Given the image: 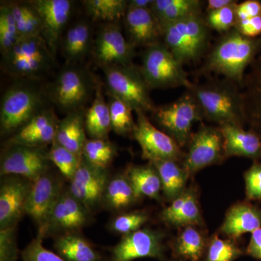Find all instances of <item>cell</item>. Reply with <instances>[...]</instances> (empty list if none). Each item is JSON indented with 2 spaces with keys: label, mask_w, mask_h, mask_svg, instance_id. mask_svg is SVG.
<instances>
[{
  "label": "cell",
  "mask_w": 261,
  "mask_h": 261,
  "mask_svg": "<svg viewBox=\"0 0 261 261\" xmlns=\"http://www.w3.org/2000/svg\"><path fill=\"white\" fill-rule=\"evenodd\" d=\"M260 51L261 36L247 37L232 29L221 34L195 74L223 75L241 87L247 68Z\"/></svg>",
  "instance_id": "obj_1"
},
{
  "label": "cell",
  "mask_w": 261,
  "mask_h": 261,
  "mask_svg": "<svg viewBox=\"0 0 261 261\" xmlns=\"http://www.w3.org/2000/svg\"><path fill=\"white\" fill-rule=\"evenodd\" d=\"M200 106L204 119L217 123L233 124L243 127L245 123V111L241 87L231 82L212 80L205 83H192L187 89Z\"/></svg>",
  "instance_id": "obj_2"
},
{
  "label": "cell",
  "mask_w": 261,
  "mask_h": 261,
  "mask_svg": "<svg viewBox=\"0 0 261 261\" xmlns=\"http://www.w3.org/2000/svg\"><path fill=\"white\" fill-rule=\"evenodd\" d=\"M161 25L163 42L182 64L197 63L208 53L211 30L202 13Z\"/></svg>",
  "instance_id": "obj_3"
},
{
  "label": "cell",
  "mask_w": 261,
  "mask_h": 261,
  "mask_svg": "<svg viewBox=\"0 0 261 261\" xmlns=\"http://www.w3.org/2000/svg\"><path fill=\"white\" fill-rule=\"evenodd\" d=\"M56 57L42 36L22 37L2 55V68L10 76L39 80L53 69Z\"/></svg>",
  "instance_id": "obj_4"
},
{
  "label": "cell",
  "mask_w": 261,
  "mask_h": 261,
  "mask_svg": "<svg viewBox=\"0 0 261 261\" xmlns=\"http://www.w3.org/2000/svg\"><path fill=\"white\" fill-rule=\"evenodd\" d=\"M42 91L32 83L19 82L5 92L0 106V132L8 138L44 109Z\"/></svg>",
  "instance_id": "obj_5"
},
{
  "label": "cell",
  "mask_w": 261,
  "mask_h": 261,
  "mask_svg": "<svg viewBox=\"0 0 261 261\" xmlns=\"http://www.w3.org/2000/svg\"><path fill=\"white\" fill-rule=\"evenodd\" d=\"M108 94L138 112L152 113L156 106L140 68L135 65H113L102 68Z\"/></svg>",
  "instance_id": "obj_6"
},
{
  "label": "cell",
  "mask_w": 261,
  "mask_h": 261,
  "mask_svg": "<svg viewBox=\"0 0 261 261\" xmlns=\"http://www.w3.org/2000/svg\"><path fill=\"white\" fill-rule=\"evenodd\" d=\"M140 68L151 90L181 87L188 89L193 83L184 65L163 42L145 48Z\"/></svg>",
  "instance_id": "obj_7"
},
{
  "label": "cell",
  "mask_w": 261,
  "mask_h": 261,
  "mask_svg": "<svg viewBox=\"0 0 261 261\" xmlns=\"http://www.w3.org/2000/svg\"><path fill=\"white\" fill-rule=\"evenodd\" d=\"M96 87L89 72L75 65H67L51 83L48 95L57 107L69 113L82 109Z\"/></svg>",
  "instance_id": "obj_8"
},
{
  "label": "cell",
  "mask_w": 261,
  "mask_h": 261,
  "mask_svg": "<svg viewBox=\"0 0 261 261\" xmlns=\"http://www.w3.org/2000/svg\"><path fill=\"white\" fill-rule=\"evenodd\" d=\"M152 115L158 124L181 147L191 138L194 123L204 120L200 106L187 89L177 100L156 107Z\"/></svg>",
  "instance_id": "obj_9"
},
{
  "label": "cell",
  "mask_w": 261,
  "mask_h": 261,
  "mask_svg": "<svg viewBox=\"0 0 261 261\" xmlns=\"http://www.w3.org/2000/svg\"><path fill=\"white\" fill-rule=\"evenodd\" d=\"M188 152L183 159L184 169L189 177L207 166L226 159L224 137L219 126L202 123L188 142Z\"/></svg>",
  "instance_id": "obj_10"
},
{
  "label": "cell",
  "mask_w": 261,
  "mask_h": 261,
  "mask_svg": "<svg viewBox=\"0 0 261 261\" xmlns=\"http://www.w3.org/2000/svg\"><path fill=\"white\" fill-rule=\"evenodd\" d=\"M44 148L23 145L5 146L0 161V176H18L35 181L50 170Z\"/></svg>",
  "instance_id": "obj_11"
},
{
  "label": "cell",
  "mask_w": 261,
  "mask_h": 261,
  "mask_svg": "<svg viewBox=\"0 0 261 261\" xmlns=\"http://www.w3.org/2000/svg\"><path fill=\"white\" fill-rule=\"evenodd\" d=\"M93 214L65 187L59 200L51 211L45 226L38 232L44 238L63 233L82 231L91 224Z\"/></svg>",
  "instance_id": "obj_12"
},
{
  "label": "cell",
  "mask_w": 261,
  "mask_h": 261,
  "mask_svg": "<svg viewBox=\"0 0 261 261\" xmlns=\"http://www.w3.org/2000/svg\"><path fill=\"white\" fill-rule=\"evenodd\" d=\"M137 119L132 137L138 142L142 156L149 163L164 160L179 161L185 154L171 136L156 128L145 113H137Z\"/></svg>",
  "instance_id": "obj_13"
},
{
  "label": "cell",
  "mask_w": 261,
  "mask_h": 261,
  "mask_svg": "<svg viewBox=\"0 0 261 261\" xmlns=\"http://www.w3.org/2000/svg\"><path fill=\"white\" fill-rule=\"evenodd\" d=\"M136 47L125 38L117 23H106L92 43L94 61L102 68L133 64Z\"/></svg>",
  "instance_id": "obj_14"
},
{
  "label": "cell",
  "mask_w": 261,
  "mask_h": 261,
  "mask_svg": "<svg viewBox=\"0 0 261 261\" xmlns=\"http://www.w3.org/2000/svg\"><path fill=\"white\" fill-rule=\"evenodd\" d=\"M164 233L152 228H140L124 235L116 245L108 249V261H134L143 257L165 260Z\"/></svg>",
  "instance_id": "obj_15"
},
{
  "label": "cell",
  "mask_w": 261,
  "mask_h": 261,
  "mask_svg": "<svg viewBox=\"0 0 261 261\" xmlns=\"http://www.w3.org/2000/svg\"><path fill=\"white\" fill-rule=\"evenodd\" d=\"M64 188L62 178L50 170L32 182L25 215L35 223L38 230L45 226Z\"/></svg>",
  "instance_id": "obj_16"
},
{
  "label": "cell",
  "mask_w": 261,
  "mask_h": 261,
  "mask_svg": "<svg viewBox=\"0 0 261 261\" xmlns=\"http://www.w3.org/2000/svg\"><path fill=\"white\" fill-rule=\"evenodd\" d=\"M110 178L108 170L94 167L82 157L68 189L77 200L94 214L101 207L103 194Z\"/></svg>",
  "instance_id": "obj_17"
},
{
  "label": "cell",
  "mask_w": 261,
  "mask_h": 261,
  "mask_svg": "<svg viewBox=\"0 0 261 261\" xmlns=\"http://www.w3.org/2000/svg\"><path fill=\"white\" fill-rule=\"evenodd\" d=\"M32 182L18 176H5L0 183V229L18 226L25 215Z\"/></svg>",
  "instance_id": "obj_18"
},
{
  "label": "cell",
  "mask_w": 261,
  "mask_h": 261,
  "mask_svg": "<svg viewBox=\"0 0 261 261\" xmlns=\"http://www.w3.org/2000/svg\"><path fill=\"white\" fill-rule=\"evenodd\" d=\"M42 22V37L56 57L62 34L69 20L73 3L70 0H30Z\"/></svg>",
  "instance_id": "obj_19"
},
{
  "label": "cell",
  "mask_w": 261,
  "mask_h": 261,
  "mask_svg": "<svg viewBox=\"0 0 261 261\" xmlns=\"http://www.w3.org/2000/svg\"><path fill=\"white\" fill-rule=\"evenodd\" d=\"M60 120L54 111L44 108L18 132L5 141V146L23 145L44 148L56 140Z\"/></svg>",
  "instance_id": "obj_20"
},
{
  "label": "cell",
  "mask_w": 261,
  "mask_h": 261,
  "mask_svg": "<svg viewBox=\"0 0 261 261\" xmlns=\"http://www.w3.org/2000/svg\"><path fill=\"white\" fill-rule=\"evenodd\" d=\"M124 20L128 39L136 47L147 48L163 42L162 27L150 9L128 7Z\"/></svg>",
  "instance_id": "obj_21"
},
{
  "label": "cell",
  "mask_w": 261,
  "mask_h": 261,
  "mask_svg": "<svg viewBox=\"0 0 261 261\" xmlns=\"http://www.w3.org/2000/svg\"><path fill=\"white\" fill-rule=\"evenodd\" d=\"M245 123L261 140V51L246 72L243 85Z\"/></svg>",
  "instance_id": "obj_22"
},
{
  "label": "cell",
  "mask_w": 261,
  "mask_h": 261,
  "mask_svg": "<svg viewBox=\"0 0 261 261\" xmlns=\"http://www.w3.org/2000/svg\"><path fill=\"white\" fill-rule=\"evenodd\" d=\"M219 127L224 137L226 159L236 156L260 161L261 140L256 134L233 124H224Z\"/></svg>",
  "instance_id": "obj_23"
},
{
  "label": "cell",
  "mask_w": 261,
  "mask_h": 261,
  "mask_svg": "<svg viewBox=\"0 0 261 261\" xmlns=\"http://www.w3.org/2000/svg\"><path fill=\"white\" fill-rule=\"evenodd\" d=\"M53 247L65 261H108V257L101 253L82 231L57 235Z\"/></svg>",
  "instance_id": "obj_24"
},
{
  "label": "cell",
  "mask_w": 261,
  "mask_h": 261,
  "mask_svg": "<svg viewBox=\"0 0 261 261\" xmlns=\"http://www.w3.org/2000/svg\"><path fill=\"white\" fill-rule=\"evenodd\" d=\"M161 219L166 224L176 227L203 224L195 190H185L161 212Z\"/></svg>",
  "instance_id": "obj_25"
},
{
  "label": "cell",
  "mask_w": 261,
  "mask_h": 261,
  "mask_svg": "<svg viewBox=\"0 0 261 261\" xmlns=\"http://www.w3.org/2000/svg\"><path fill=\"white\" fill-rule=\"evenodd\" d=\"M260 227V209L249 202H240L228 211L221 231L228 238L237 239Z\"/></svg>",
  "instance_id": "obj_26"
},
{
  "label": "cell",
  "mask_w": 261,
  "mask_h": 261,
  "mask_svg": "<svg viewBox=\"0 0 261 261\" xmlns=\"http://www.w3.org/2000/svg\"><path fill=\"white\" fill-rule=\"evenodd\" d=\"M140 200L126 171L110 178L103 194L101 207L110 212H125Z\"/></svg>",
  "instance_id": "obj_27"
},
{
  "label": "cell",
  "mask_w": 261,
  "mask_h": 261,
  "mask_svg": "<svg viewBox=\"0 0 261 261\" xmlns=\"http://www.w3.org/2000/svg\"><path fill=\"white\" fill-rule=\"evenodd\" d=\"M85 113L83 109L67 113L60 120L57 130L56 142L68 150L82 157L84 145L87 140L85 127Z\"/></svg>",
  "instance_id": "obj_28"
},
{
  "label": "cell",
  "mask_w": 261,
  "mask_h": 261,
  "mask_svg": "<svg viewBox=\"0 0 261 261\" xmlns=\"http://www.w3.org/2000/svg\"><path fill=\"white\" fill-rule=\"evenodd\" d=\"M92 31L87 21L77 22L67 31L62 42V50L67 65H75L92 49Z\"/></svg>",
  "instance_id": "obj_29"
},
{
  "label": "cell",
  "mask_w": 261,
  "mask_h": 261,
  "mask_svg": "<svg viewBox=\"0 0 261 261\" xmlns=\"http://www.w3.org/2000/svg\"><path fill=\"white\" fill-rule=\"evenodd\" d=\"M85 127L89 139H108L112 130L109 105L103 95L102 86L98 83L93 102L85 113Z\"/></svg>",
  "instance_id": "obj_30"
},
{
  "label": "cell",
  "mask_w": 261,
  "mask_h": 261,
  "mask_svg": "<svg viewBox=\"0 0 261 261\" xmlns=\"http://www.w3.org/2000/svg\"><path fill=\"white\" fill-rule=\"evenodd\" d=\"M126 173L139 198L161 199L162 184L157 169L152 163L143 166H130Z\"/></svg>",
  "instance_id": "obj_31"
},
{
  "label": "cell",
  "mask_w": 261,
  "mask_h": 261,
  "mask_svg": "<svg viewBox=\"0 0 261 261\" xmlns=\"http://www.w3.org/2000/svg\"><path fill=\"white\" fill-rule=\"evenodd\" d=\"M204 3L200 0H153L149 9L163 24L202 13Z\"/></svg>",
  "instance_id": "obj_32"
},
{
  "label": "cell",
  "mask_w": 261,
  "mask_h": 261,
  "mask_svg": "<svg viewBox=\"0 0 261 261\" xmlns=\"http://www.w3.org/2000/svg\"><path fill=\"white\" fill-rule=\"evenodd\" d=\"M157 169L166 200L173 201L185 192L189 176L178 161L164 160L152 162Z\"/></svg>",
  "instance_id": "obj_33"
},
{
  "label": "cell",
  "mask_w": 261,
  "mask_h": 261,
  "mask_svg": "<svg viewBox=\"0 0 261 261\" xmlns=\"http://www.w3.org/2000/svg\"><path fill=\"white\" fill-rule=\"evenodd\" d=\"M183 228L173 244V255L182 260L200 261L205 252V238L195 226Z\"/></svg>",
  "instance_id": "obj_34"
},
{
  "label": "cell",
  "mask_w": 261,
  "mask_h": 261,
  "mask_svg": "<svg viewBox=\"0 0 261 261\" xmlns=\"http://www.w3.org/2000/svg\"><path fill=\"white\" fill-rule=\"evenodd\" d=\"M82 3L92 20L106 23H116L124 18L128 10L126 0H85Z\"/></svg>",
  "instance_id": "obj_35"
},
{
  "label": "cell",
  "mask_w": 261,
  "mask_h": 261,
  "mask_svg": "<svg viewBox=\"0 0 261 261\" xmlns=\"http://www.w3.org/2000/svg\"><path fill=\"white\" fill-rule=\"evenodd\" d=\"M20 38L42 36V22L37 10L29 1L8 3Z\"/></svg>",
  "instance_id": "obj_36"
},
{
  "label": "cell",
  "mask_w": 261,
  "mask_h": 261,
  "mask_svg": "<svg viewBox=\"0 0 261 261\" xmlns=\"http://www.w3.org/2000/svg\"><path fill=\"white\" fill-rule=\"evenodd\" d=\"M117 155L118 148L108 139H87L82 152V158L89 164L106 170Z\"/></svg>",
  "instance_id": "obj_37"
},
{
  "label": "cell",
  "mask_w": 261,
  "mask_h": 261,
  "mask_svg": "<svg viewBox=\"0 0 261 261\" xmlns=\"http://www.w3.org/2000/svg\"><path fill=\"white\" fill-rule=\"evenodd\" d=\"M108 105L112 130L118 135H133L136 127V122L132 115L133 109L126 103L111 96H110Z\"/></svg>",
  "instance_id": "obj_38"
},
{
  "label": "cell",
  "mask_w": 261,
  "mask_h": 261,
  "mask_svg": "<svg viewBox=\"0 0 261 261\" xmlns=\"http://www.w3.org/2000/svg\"><path fill=\"white\" fill-rule=\"evenodd\" d=\"M48 158L59 170L65 179L70 181L80 166L82 158L68 150L55 141L48 151Z\"/></svg>",
  "instance_id": "obj_39"
},
{
  "label": "cell",
  "mask_w": 261,
  "mask_h": 261,
  "mask_svg": "<svg viewBox=\"0 0 261 261\" xmlns=\"http://www.w3.org/2000/svg\"><path fill=\"white\" fill-rule=\"evenodd\" d=\"M149 220L148 213L144 211L119 213L108 222V228L113 233L124 236L140 229Z\"/></svg>",
  "instance_id": "obj_40"
},
{
  "label": "cell",
  "mask_w": 261,
  "mask_h": 261,
  "mask_svg": "<svg viewBox=\"0 0 261 261\" xmlns=\"http://www.w3.org/2000/svg\"><path fill=\"white\" fill-rule=\"evenodd\" d=\"M243 254V250L231 240L215 236L206 247L203 261H233Z\"/></svg>",
  "instance_id": "obj_41"
},
{
  "label": "cell",
  "mask_w": 261,
  "mask_h": 261,
  "mask_svg": "<svg viewBox=\"0 0 261 261\" xmlns=\"http://www.w3.org/2000/svg\"><path fill=\"white\" fill-rule=\"evenodd\" d=\"M20 39L18 27L8 3L0 7V51L5 54Z\"/></svg>",
  "instance_id": "obj_42"
},
{
  "label": "cell",
  "mask_w": 261,
  "mask_h": 261,
  "mask_svg": "<svg viewBox=\"0 0 261 261\" xmlns=\"http://www.w3.org/2000/svg\"><path fill=\"white\" fill-rule=\"evenodd\" d=\"M238 2L227 7L206 13L205 19L207 27L222 34L234 28L237 21L236 5Z\"/></svg>",
  "instance_id": "obj_43"
},
{
  "label": "cell",
  "mask_w": 261,
  "mask_h": 261,
  "mask_svg": "<svg viewBox=\"0 0 261 261\" xmlns=\"http://www.w3.org/2000/svg\"><path fill=\"white\" fill-rule=\"evenodd\" d=\"M44 236L38 232L37 236L20 252L22 261H65L59 255L47 250L43 245Z\"/></svg>",
  "instance_id": "obj_44"
},
{
  "label": "cell",
  "mask_w": 261,
  "mask_h": 261,
  "mask_svg": "<svg viewBox=\"0 0 261 261\" xmlns=\"http://www.w3.org/2000/svg\"><path fill=\"white\" fill-rule=\"evenodd\" d=\"M18 226L0 229V261H18Z\"/></svg>",
  "instance_id": "obj_45"
},
{
  "label": "cell",
  "mask_w": 261,
  "mask_h": 261,
  "mask_svg": "<svg viewBox=\"0 0 261 261\" xmlns=\"http://www.w3.org/2000/svg\"><path fill=\"white\" fill-rule=\"evenodd\" d=\"M245 192L249 200H261V163L254 161L245 173Z\"/></svg>",
  "instance_id": "obj_46"
},
{
  "label": "cell",
  "mask_w": 261,
  "mask_h": 261,
  "mask_svg": "<svg viewBox=\"0 0 261 261\" xmlns=\"http://www.w3.org/2000/svg\"><path fill=\"white\" fill-rule=\"evenodd\" d=\"M261 15V1L247 0L236 5L237 22L250 20Z\"/></svg>",
  "instance_id": "obj_47"
},
{
  "label": "cell",
  "mask_w": 261,
  "mask_h": 261,
  "mask_svg": "<svg viewBox=\"0 0 261 261\" xmlns=\"http://www.w3.org/2000/svg\"><path fill=\"white\" fill-rule=\"evenodd\" d=\"M247 253L253 258L261 260V227L251 233Z\"/></svg>",
  "instance_id": "obj_48"
},
{
  "label": "cell",
  "mask_w": 261,
  "mask_h": 261,
  "mask_svg": "<svg viewBox=\"0 0 261 261\" xmlns=\"http://www.w3.org/2000/svg\"><path fill=\"white\" fill-rule=\"evenodd\" d=\"M237 2L238 1H235V0H208L207 2V7L205 9L206 13L222 9L225 7L232 5Z\"/></svg>",
  "instance_id": "obj_49"
},
{
  "label": "cell",
  "mask_w": 261,
  "mask_h": 261,
  "mask_svg": "<svg viewBox=\"0 0 261 261\" xmlns=\"http://www.w3.org/2000/svg\"><path fill=\"white\" fill-rule=\"evenodd\" d=\"M153 0H130L128 1V8L138 9H149Z\"/></svg>",
  "instance_id": "obj_50"
}]
</instances>
